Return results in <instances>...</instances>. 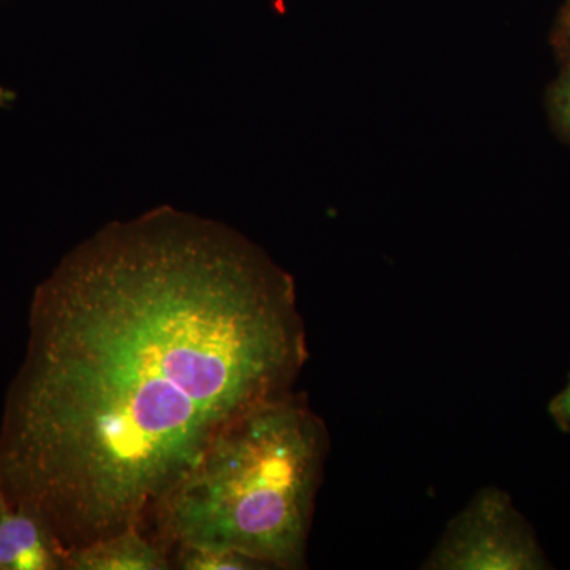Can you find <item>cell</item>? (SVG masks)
<instances>
[{
    "mask_svg": "<svg viewBox=\"0 0 570 570\" xmlns=\"http://www.w3.org/2000/svg\"><path fill=\"white\" fill-rule=\"evenodd\" d=\"M171 557L140 528L96 540L67 553L66 570H168Z\"/></svg>",
    "mask_w": 570,
    "mask_h": 570,
    "instance_id": "5b68a950",
    "label": "cell"
},
{
    "mask_svg": "<svg viewBox=\"0 0 570 570\" xmlns=\"http://www.w3.org/2000/svg\"><path fill=\"white\" fill-rule=\"evenodd\" d=\"M330 450L303 393L250 409L225 428L153 517L154 540L239 551L265 569H302Z\"/></svg>",
    "mask_w": 570,
    "mask_h": 570,
    "instance_id": "7a4b0ae2",
    "label": "cell"
},
{
    "mask_svg": "<svg viewBox=\"0 0 570 570\" xmlns=\"http://www.w3.org/2000/svg\"><path fill=\"white\" fill-rule=\"evenodd\" d=\"M550 568L534 531L497 487L480 489L449 521L423 570H539Z\"/></svg>",
    "mask_w": 570,
    "mask_h": 570,
    "instance_id": "3957f363",
    "label": "cell"
},
{
    "mask_svg": "<svg viewBox=\"0 0 570 570\" xmlns=\"http://www.w3.org/2000/svg\"><path fill=\"white\" fill-rule=\"evenodd\" d=\"M547 409H549V415L558 430H561L562 433H570V374L568 384L560 393L551 397Z\"/></svg>",
    "mask_w": 570,
    "mask_h": 570,
    "instance_id": "52a82bcc",
    "label": "cell"
},
{
    "mask_svg": "<svg viewBox=\"0 0 570 570\" xmlns=\"http://www.w3.org/2000/svg\"><path fill=\"white\" fill-rule=\"evenodd\" d=\"M176 569L181 570H261L264 564L239 553L220 547L178 546L174 550Z\"/></svg>",
    "mask_w": 570,
    "mask_h": 570,
    "instance_id": "8992f818",
    "label": "cell"
},
{
    "mask_svg": "<svg viewBox=\"0 0 570 570\" xmlns=\"http://www.w3.org/2000/svg\"><path fill=\"white\" fill-rule=\"evenodd\" d=\"M307 356L294 281L245 236L170 206L105 225L33 294L0 426L7 498L67 553L145 531Z\"/></svg>",
    "mask_w": 570,
    "mask_h": 570,
    "instance_id": "6da1fadb",
    "label": "cell"
},
{
    "mask_svg": "<svg viewBox=\"0 0 570 570\" xmlns=\"http://www.w3.org/2000/svg\"><path fill=\"white\" fill-rule=\"evenodd\" d=\"M561 108L562 118H564V121L568 124L570 129V82L568 88L564 89V92H562Z\"/></svg>",
    "mask_w": 570,
    "mask_h": 570,
    "instance_id": "ba28073f",
    "label": "cell"
},
{
    "mask_svg": "<svg viewBox=\"0 0 570 570\" xmlns=\"http://www.w3.org/2000/svg\"><path fill=\"white\" fill-rule=\"evenodd\" d=\"M67 551L40 517L11 504L0 480V570L66 569Z\"/></svg>",
    "mask_w": 570,
    "mask_h": 570,
    "instance_id": "277c9868",
    "label": "cell"
}]
</instances>
